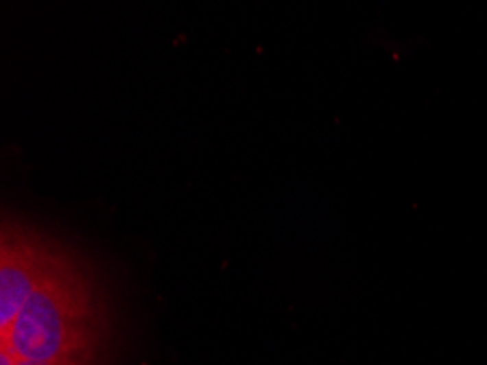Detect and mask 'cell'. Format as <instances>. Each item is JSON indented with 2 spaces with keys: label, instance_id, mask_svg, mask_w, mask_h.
<instances>
[{
  "label": "cell",
  "instance_id": "6da1fadb",
  "mask_svg": "<svg viewBox=\"0 0 487 365\" xmlns=\"http://www.w3.org/2000/svg\"><path fill=\"white\" fill-rule=\"evenodd\" d=\"M99 341V313L92 287L79 267L59 252L7 331L0 348L14 359H92Z\"/></svg>",
  "mask_w": 487,
  "mask_h": 365
},
{
  "label": "cell",
  "instance_id": "7a4b0ae2",
  "mask_svg": "<svg viewBox=\"0 0 487 365\" xmlns=\"http://www.w3.org/2000/svg\"><path fill=\"white\" fill-rule=\"evenodd\" d=\"M59 252L33 232H22L18 226H3L0 243V331L14 324L25 309L31 293Z\"/></svg>",
  "mask_w": 487,
  "mask_h": 365
},
{
  "label": "cell",
  "instance_id": "3957f363",
  "mask_svg": "<svg viewBox=\"0 0 487 365\" xmlns=\"http://www.w3.org/2000/svg\"><path fill=\"white\" fill-rule=\"evenodd\" d=\"M90 359H55V361H31V359H16L14 365H88Z\"/></svg>",
  "mask_w": 487,
  "mask_h": 365
},
{
  "label": "cell",
  "instance_id": "277c9868",
  "mask_svg": "<svg viewBox=\"0 0 487 365\" xmlns=\"http://www.w3.org/2000/svg\"><path fill=\"white\" fill-rule=\"evenodd\" d=\"M14 363H16V359L11 357L7 350L0 348V365H14Z\"/></svg>",
  "mask_w": 487,
  "mask_h": 365
}]
</instances>
